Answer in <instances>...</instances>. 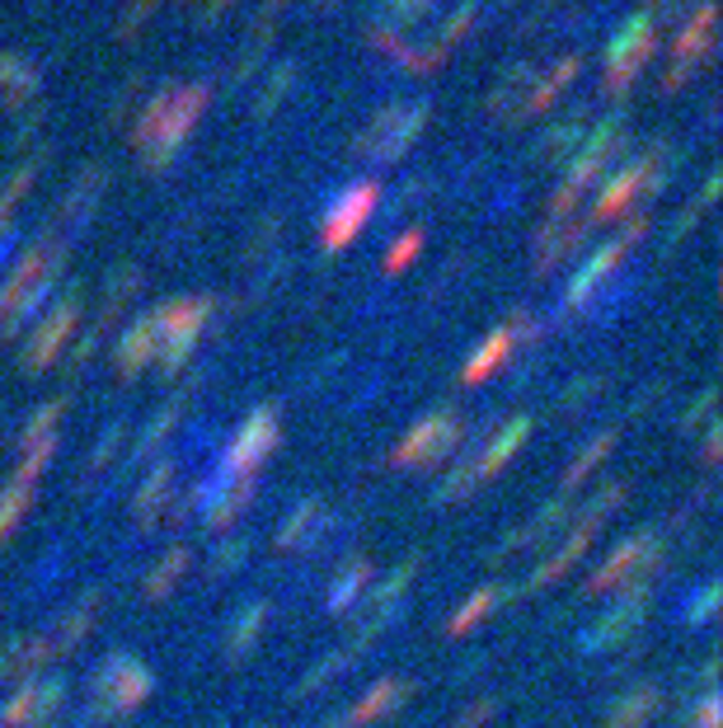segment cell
Listing matches in <instances>:
<instances>
[{
    "label": "cell",
    "instance_id": "ab89813d",
    "mask_svg": "<svg viewBox=\"0 0 723 728\" xmlns=\"http://www.w3.org/2000/svg\"><path fill=\"white\" fill-rule=\"evenodd\" d=\"M316 513H320V508H296V513L287 517V527L277 531V550H296V545H301V531L310 527V521H316Z\"/></svg>",
    "mask_w": 723,
    "mask_h": 728
},
{
    "label": "cell",
    "instance_id": "f35d334b",
    "mask_svg": "<svg viewBox=\"0 0 723 728\" xmlns=\"http://www.w3.org/2000/svg\"><path fill=\"white\" fill-rule=\"evenodd\" d=\"M418 249H423V226H414V231H404L395 245H390V255H386V273H404L408 263L418 259Z\"/></svg>",
    "mask_w": 723,
    "mask_h": 728
},
{
    "label": "cell",
    "instance_id": "7a4b0ae2",
    "mask_svg": "<svg viewBox=\"0 0 723 728\" xmlns=\"http://www.w3.org/2000/svg\"><path fill=\"white\" fill-rule=\"evenodd\" d=\"M578 71H583V57H559L555 67H545V71H531V67H512L508 71V81H502L494 90V99L489 108L498 118H508V122H522V118H536L545 114L549 104L559 99L564 90H569L578 81Z\"/></svg>",
    "mask_w": 723,
    "mask_h": 728
},
{
    "label": "cell",
    "instance_id": "74e56055",
    "mask_svg": "<svg viewBox=\"0 0 723 728\" xmlns=\"http://www.w3.org/2000/svg\"><path fill=\"white\" fill-rule=\"evenodd\" d=\"M639 615H643V601H639V597H635V601H625V607H616V615H606V621L596 625L602 635H596L592 644H611V639H620V635H625V625H639Z\"/></svg>",
    "mask_w": 723,
    "mask_h": 728
},
{
    "label": "cell",
    "instance_id": "2e32d148",
    "mask_svg": "<svg viewBox=\"0 0 723 728\" xmlns=\"http://www.w3.org/2000/svg\"><path fill=\"white\" fill-rule=\"evenodd\" d=\"M653 550H657V541H653L649 531L630 536V541H625V545H616V550H611V555H606V564H602V568H596V574L588 578V588H583V592H588V597H606V592L625 588V583H630V578H639L643 568L653 564Z\"/></svg>",
    "mask_w": 723,
    "mask_h": 728
},
{
    "label": "cell",
    "instance_id": "cb8c5ba5",
    "mask_svg": "<svg viewBox=\"0 0 723 728\" xmlns=\"http://www.w3.org/2000/svg\"><path fill=\"white\" fill-rule=\"evenodd\" d=\"M512 343H517V329H494L489 339H484V348L475 357H470V367L461 372V381L465 386H479V381H489V376L508 362V353H512Z\"/></svg>",
    "mask_w": 723,
    "mask_h": 728
},
{
    "label": "cell",
    "instance_id": "9c48e42d",
    "mask_svg": "<svg viewBox=\"0 0 723 728\" xmlns=\"http://www.w3.org/2000/svg\"><path fill=\"white\" fill-rule=\"evenodd\" d=\"M657 169H663V155H657V151L639 155V161H630L625 169H616V174H611V179L602 184V193H596L592 216H588V221H596V226H606V221L630 216V212H635V202H639V198L657 184Z\"/></svg>",
    "mask_w": 723,
    "mask_h": 728
},
{
    "label": "cell",
    "instance_id": "ffe728a7",
    "mask_svg": "<svg viewBox=\"0 0 723 728\" xmlns=\"http://www.w3.org/2000/svg\"><path fill=\"white\" fill-rule=\"evenodd\" d=\"M61 701V682H47V686H24V691H14L5 709H0V724L5 728H28V724H38L52 715V705Z\"/></svg>",
    "mask_w": 723,
    "mask_h": 728
},
{
    "label": "cell",
    "instance_id": "277c9868",
    "mask_svg": "<svg viewBox=\"0 0 723 728\" xmlns=\"http://www.w3.org/2000/svg\"><path fill=\"white\" fill-rule=\"evenodd\" d=\"M620 141H625V118H606L602 128H596L588 141H583V151L573 155V165L569 174H564V184L555 188V198H549V221H559V216H573L578 208V198L588 193V188L602 179V169L611 165V155L620 151Z\"/></svg>",
    "mask_w": 723,
    "mask_h": 728
},
{
    "label": "cell",
    "instance_id": "ba28073f",
    "mask_svg": "<svg viewBox=\"0 0 723 728\" xmlns=\"http://www.w3.org/2000/svg\"><path fill=\"white\" fill-rule=\"evenodd\" d=\"M151 691H155V677L137 658H108L99 677H94V709L104 719H122L137 705H146Z\"/></svg>",
    "mask_w": 723,
    "mask_h": 728
},
{
    "label": "cell",
    "instance_id": "30bf717a",
    "mask_svg": "<svg viewBox=\"0 0 723 728\" xmlns=\"http://www.w3.org/2000/svg\"><path fill=\"white\" fill-rule=\"evenodd\" d=\"M455 447H461V414H455V409H437V414L414 423V428L400 437V447L390 451V461L418 470V466H437Z\"/></svg>",
    "mask_w": 723,
    "mask_h": 728
},
{
    "label": "cell",
    "instance_id": "d4e9b609",
    "mask_svg": "<svg viewBox=\"0 0 723 728\" xmlns=\"http://www.w3.org/2000/svg\"><path fill=\"white\" fill-rule=\"evenodd\" d=\"M526 433H531V419H526V414H522V419H512L508 428H502V433L494 437V447L484 451V461L475 466V480H489V474H498L502 466H508L512 456H517V447L526 442Z\"/></svg>",
    "mask_w": 723,
    "mask_h": 728
},
{
    "label": "cell",
    "instance_id": "7c38bea8",
    "mask_svg": "<svg viewBox=\"0 0 723 728\" xmlns=\"http://www.w3.org/2000/svg\"><path fill=\"white\" fill-rule=\"evenodd\" d=\"M643 235H649V216H635L630 226H625L606 249H596V255H592L583 268H578V278L569 282V296H564V306H569V310H573V306H583V301H588V296H592V292L602 287V282L625 263V255H630V249L643 240Z\"/></svg>",
    "mask_w": 723,
    "mask_h": 728
},
{
    "label": "cell",
    "instance_id": "f1b7e54d",
    "mask_svg": "<svg viewBox=\"0 0 723 728\" xmlns=\"http://www.w3.org/2000/svg\"><path fill=\"white\" fill-rule=\"evenodd\" d=\"M371 583V560H353V568H343L339 583H334V592H329V611H348L353 601L362 597V588Z\"/></svg>",
    "mask_w": 723,
    "mask_h": 728
},
{
    "label": "cell",
    "instance_id": "f6af8a7d",
    "mask_svg": "<svg viewBox=\"0 0 723 728\" xmlns=\"http://www.w3.org/2000/svg\"><path fill=\"white\" fill-rule=\"evenodd\" d=\"M226 5H230V0H208V10H212V14H216V10H226Z\"/></svg>",
    "mask_w": 723,
    "mask_h": 728
},
{
    "label": "cell",
    "instance_id": "d590c367",
    "mask_svg": "<svg viewBox=\"0 0 723 728\" xmlns=\"http://www.w3.org/2000/svg\"><path fill=\"white\" fill-rule=\"evenodd\" d=\"M263 621H269V601H254V607L245 611V621L240 625H230V654L240 658L249 644L259 639V630H263Z\"/></svg>",
    "mask_w": 723,
    "mask_h": 728
},
{
    "label": "cell",
    "instance_id": "484cf974",
    "mask_svg": "<svg viewBox=\"0 0 723 728\" xmlns=\"http://www.w3.org/2000/svg\"><path fill=\"white\" fill-rule=\"evenodd\" d=\"M47 658H52V639H47V635L14 644L10 654L0 658V682H20V677H28L34 668H43Z\"/></svg>",
    "mask_w": 723,
    "mask_h": 728
},
{
    "label": "cell",
    "instance_id": "e0dca14e",
    "mask_svg": "<svg viewBox=\"0 0 723 728\" xmlns=\"http://www.w3.org/2000/svg\"><path fill=\"white\" fill-rule=\"evenodd\" d=\"M470 20H475V0H470V5H461V10H451L447 20L437 24L418 47H404L400 61H404L408 71H437V67H442V61L451 57V47L470 34Z\"/></svg>",
    "mask_w": 723,
    "mask_h": 728
},
{
    "label": "cell",
    "instance_id": "8d00e7d4",
    "mask_svg": "<svg viewBox=\"0 0 723 728\" xmlns=\"http://www.w3.org/2000/svg\"><path fill=\"white\" fill-rule=\"evenodd\" d=\"M165 494H169V466H161V470H155L151 480H146V489H141V494H137V503H132V508H137V517H141V521H155V508H161V503H165Z\"/></svg>",
    "mask_w": 723,
    "mask_h": 728
},
{
    "label": "cell",
    "instance_id": "e575fe53",
    "mask_svg": "<svg viewBox=\"0 0 723 728\" xmlns=\"http://www.w3.org/2000/svg\"><path fill=\"white\" fill-rule=\"evenodd\" d=\"M94 193H99V169H90V174H81V184H75V193L61 202V221L67 226H81V212H90V202H94Z\"/></svg>",
    "mask_w": 723,
    "mask_h": 728
},
{
    "label": "cell",
    "instance_id": "ac0fdd59",
    "mask_svg": "<svg viewBox=\"0 0 723 728\" xmlns=\"http://www.w3.org/2000/svg\"><path fill=\"white\" fill-rule=\"evenodd\" d=\"M161 357V310H146L118 343V376H141Z\"/></svg>",
    "mask_w": 723,
    "mask_h": 728
},
{
    "label": "cell",
    "instance_id": "b9f144b4",
    "mask_svg": "<svg viewBox=\"0 0 723 728\" xmlns=\"http://www.w3.org/2000/svg\"><path fill=\"white\" fill-rule=\"evenodd\" d=\"M714 611H719V588L710 583V588L700 592V601H696V607H690V615H686V621H696V625H710V621H714Z\"/></svg>",
    "mask_w": 723,
    "mask_h": 728
},
{
    "label": "cell",
    "instance_id": "9a60e30c",
    "mask_svg": "<svg viewBox=\"0 0 723 728\" xmlns=\"http://www.w3.org/2000/svg\"><path fill=\"white\" fill-rule=\"evenodd\" d=\"M376 202H381V184H376V179L353 184L348 193H343L334 208H329V216H324V231H320L324 249H343V245H348L353 235L367 226V216L376 212Z\"/></svg>",
    "mask_w": 723,
    "mask_h": 728
},
{
    "label": "cell",
    "instance_id": "6da1fadb",
    "mask_svg": "<svg viewBox=\"0 0 723 728\" xmlns=\"http://www.w3.org/2000/svg\"><path fill=\"white\" fill-rule=\"evenodd\" d=\"M208 108V85H169L146 104V114L137 122V155L151 169H161L175 161V151L183 146V137L193 132V122Z\"/></svg>",
    "mask_w": 723,
    "mask_h": 728
},
{
    "label": "cell",
    "instance_id": "4316f807",
    "mask_svg": "<svg viewBox=\"0 0 723 728\" xmlns=\"http://www.w3.org/2000/svg\"><path fill=\"white\" fill-rule=\"evenodd\" d=\"M657 695L653 686H639V691H630L620 705H611V719H606V728H649V719L657 715Z\"/></svg>",
    "mask_w": 723,
    "mask_h": 728
},
{
    "label": "cell",
    "instance_id": "d6986e66",
    "mask_svg": "<svg viewBox=\"0 0 723 728\" xmlns=\"http://www.w3.org/2000/svg\"><path fill=\"white\" fill-rule=\"evenodd\" d=\"M583 231H588V221H573V216H559V221H549L545 216V226L536 235V268L541 273H549L555 263H564L578 249V240H583Z\"/></svg>",
    "mask_w": 723,
    "mask_h": 728
},
{
    "label": "cell",
    "instance_id": "3957f363",
    "mask_svg": "<svg viewBox=\"0 0 723 728\" xmlns=\"http://www.w3.org/2000/svg\"><path fill=\"white\" fill-rule=\"evenodd\" d=\"M57 263H61V255H57V245H47V240H38L20 263H14L5 292H0V339L20 334V325L28 315H38L47 292H52Z\"/></svg>",
    "mask_w": 723,
    "mask_h": 728
},
{
    "label": "cell",
    "instance_id": "8fae6325",
    "mask_svg": "<svg viewBox=\"0 0 723 728\" xmlns=\"http://www.w3.org/2000/svg\"><path fill=\"white\" fill-rule=\"evenodd\" d=\"M277 409L273 404H263V409H254V414L245 419V428L235 433V442L226 447V461H222V484L230 480H249L269 456L277 451Z\"/></svg>",
    "mask_w": 723,
    "mask_h": 728
},
{
    "label": "cell",
    "instance_id": "7bdbcfd3",
    "mask_svg": "<svg viewBox=\"0 0 723 728\" xmlns=\"http://www.w3.org/2000/svg\"><path fill=\"white\" fill-rule=\"evenodd\" d=\"M545 141H549V146H545L549 155H564V151H569V146H573V141H578V122H559V128H555V132H549Z\"/></svg>",
    "mask_w": 723,
    "mask_h": 728
},
{
    "label": "cell",
    "instance_id": "4fadbf2b",
    "mask_svg": "<svg viewBox=\"0 0 723 728\" xmlns=\"http://www.w3.org/2000/svg\"><path fill=\"white\" fill-rule=\"evenodd\" d=\"M714 24H719V10H714V0H704V5L677 28V38H672V57H667V85H681L686 75L714 52V34H719Z\"/></svg>",
    "mask_w": 723,
    "mask_h": 728
},
{
    "label": "cell",
    "instance_id": "4dcf8cb0",
    "mask_svg": "<svg viewBox=\"0 0 723 728\" xmlns=\"http://www.w3.org/2000/svg\"><path fill=\"white\" fill-rule=\"evenodd\" d=\"M494 607H498V588H479L475 597H470V601H465V607H461V611H455V615H451V625H447V635H451V639H461V635H470V630H475V625H479V621H484V615H489Z\"/></svg>",
    "mask_w": 723,
    "mask_h": 728
},
{
    "label": "cell",
    "instance_id": "d6a6232c",
    "mask_svg": "<svg viewBox=\"0 0 723 728\" xmlns=\"http://www.w3.org/2000/svg\"><path fill=\"white\" fill-rule=\"evenodd\" d=\"M34 169L38 165H20L5 179V188H0V235L10 231V221H14V212H20V202H24V193H28V184H34Z\"/></svg>",
    "mask_w": 723,
    "mask_h": 728
},
{
    "label": "cell",
    "instance_id": "5bb4252c",
    "mask_svg": "<svg viewBox=\"0 0 723 728\" xmlns=\"http://www.w3.org/2000/svg\"><path fill=\"white\" fill-rule=\"evenodd\" d=\"M75 325H81V301H75V296H61L57 306L34 325V339H28V348H24V372L38 376L43 367H52L57 353L67 348V339L75 334Z\"/></svg>",
    "mask_w": 723,
    "mask_h": 728
},
{
    "label": "cell",
    "instance_id": "1f68e13d",
    "mask_svg": "<svg viewBox=\"0 0 723 728\" xmlns=\"http://www.w3.org/2000/svg\"><path fill=\"white\" fill-rule=\"evenodd\" d=\"M183 568H188V550H183V545H175L161 564H155V574L146 578V597H151V601L169 597V588H175V583L183 578Z\"/></svg>",
    "mask_w": 723,
    "mask_h": 728
},
{
    "label": "cell",
    "instance_id": "8992f818",
    "mask_svg": "<svg viewBox=\"0 0 723 728\" xmlns=\"http://www.w3.org/2000/svg\"><path fill=\"white\" fill-rule=\"evenodd\" d=\"M212 320V296H179L161 306V372H179L198 348L202 329Z\"/></svg>",
    "mask_w": 723,
    "mask_h": 728
},
{
    "label": "cell",
    "instance_id": "5b68a950",
    "mask_svg": "<svg viewBox=\"0 0 723 728\" xmlns=\"http://www.w3.org/2000/svg\"><path fill=\"white\" fill-rule=\"evenodd\" d=\"M423 128H428V104H386L381 114H376L367 128L357 132V155H367V161H395V155L408 151V141H414Z\"/></svg>",
    "mask_w": 723,
    "mask_h": 728
},
{
    "label": "cell",
    "instance_id": "ee69618b",
    "mask_svg": "<svg viewBox=\"0 0 723 728\" xmlns=\"http://www.w3.org/2000/svg\"><path fill=\"white\" fill-rule=\"evenodd\" d=\"M719 715H723V701L719 695H704L696 709V728H719Z\"/></svg>",
    "mask_w": 723,
    "mask_h": 728
},
{
    "label": "cell",
    "instance_id": "836d02e7",
    "mask_svg": "<svg viewBox=\"0 0 723 728\" xmlns=\"http://www.w3.org/2000/svg\"><path fill=\"white\" fill-rule=\"evenodd\" d=\"M437 0H386V24H376V34H404L414 20H423V10H432Z\"/></svg>",
    "mask_w": 723,
    "mask_h": 728
},
{
    "label": "cell",
    "instance_id": "f546056e",
    "mask_svg": "<svg viewBox=\"0 0 723 728\" xmlns=\"http://www.w3.org/2000/svg\"><path fill=\"white\" fill-rule=\"evenodd\" d=\"M611 451H616V433H602V437H592V442H588V451H583V456H578V461H573L569 470H564V489H569V494H573V489H578V484H583V480H588V474H592L596 466H602V461H606V456H611Z\"/></svg>",
    "mask_w": 723,
    "mask_h": 728
},
{
    "label": "cell",
    "instance_id": "52a82bcc",
    "mask_svg": "<svg viewBox=\"0 0 723 728\" xmlns=\"http://www.w3.org/2000/svg\"><path fill=\"white\" fill-rule=\"evenodd\" d=\"M653 47H657V14H653V10L630 14V20H625V28H620V34L611 38V47H606V90H611V94L630 90L635 75L649 67Z\"/></svg>",
    "mask_w": 723,
    "mask_h": 728
},
{
    "label": "cell",
    "instance_id": "60d3db41",
    "mask_svg": "<svg viewBox=\"0 0 723 728\" xmlns=\"http://www.w3.org/2000/svg\"><path fill=\"white\" fill-rule=\"evenodd\" d=\"M494 715H498V701H475V705H470L465 715L455 719L451 728H484V724H489Z\"/></svg>",
    "mask_w": 723,
    "mask_h": 728
},
{
    "label": "cell",
    "instance_id": "83f0119b",
    "mask_svg": "<svg viewBox=\"0 0 723 728\" xmlns=\"http://www.w3.org/2000/svg\"><path fill=\"white\" fill-rule=\"evenodd\" d=\"M249 498H254V474L249 480H226V489H222V498L212 503V531H226L235 517H240L245 508H249Z\"/></svg>",
    "mask_w": 723,
    "mask_h": 728
},
{
    "label": "cell",
    "instance_id": "44dd1931",
    "mask_svg": "<svg viewBox=\"0 0 723 728\" xmlns=\"http://www.w3.org/2000/svg\"><path fill=\"white\" fill-rule=\"evenodd\" d=\"M404 695H408V682H404V677H386V682H376V686L348 709V715H343V724H348V728H362V724H376L381 715H395Z\"/></svg>",
    "mask_w": 723,
    "mask_h": 728
},
{
    "label": "cell",
    "instance_id": "7402d4cb",
    "mask_svg": "<svg viewBox=\"0 0 723 728\" xmlns=\"http://www.w3.org/2000/svg\"><path fill=\"white\" fill-rule=\"evenodd\" d=\"M43 85L38 67L28 57H0V104H24Z\"/></svg>",
    "mask_w": 723,
    "mask_h": 728
},
{
    "label": "cell",
    "instance_id": "603a6c76",
    "mask_svg": "<svg viewBox=\"0 0 723 728\" xmlns=\"http://www.w3.org/2000/svg\"><path fill=\"white\" fill-rule=\"evenodd\" d=\"M34 489H38V470H14V480L5 484V494H0V541L20 527V517L28 513V503H34Z\"/></svg>",
    "mask_w": 723,
    "mask_h": 728
}]
</instances>
